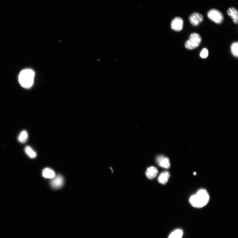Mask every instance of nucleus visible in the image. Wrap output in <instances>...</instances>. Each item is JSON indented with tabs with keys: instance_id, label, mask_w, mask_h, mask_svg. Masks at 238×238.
Returning a JSON list of instances; mask_svg holds the SVG:
<instances>
[{
	"instance_id": "obj_1",
	"label": "nucleus",
	"mask_w": 238,
	"mask_h": 238,
	"mask_svg": "<svg viewBox=\"0 0 238 238\" xmlns=\"http://www.w3.org/2000/svg\"><path fill=\"white\" fill-rule=\"evenodd\" d=\"M209 196L204 189L199 190L196 194L191 196L189 202L192 206L195 208H202L206 205L209 200Z\"/></svg>"
},
{
	"instance_id": "obj_2",
	"label": "nucleus",
	"mask_w": 238,
	"mask_h": 238,
	"mask_svg": "<svg viewBox=\"0 0 238 238\" xmlns=\"http://www.w3.org/2000/svg\"><path fill=\"white\" fill-rule=\"evenodd\" d=\"M35 73L31 69L23 70L19 76V81L23 87L28 89L31 88L33 85Z\"/></svg>"
},
{
	"instance_id": "obj_3",
	"label": "nucleus",
	"mask_w": 238,
	"mask_h": 238,
	"mask_svg": "<svg viewBox=\"0 0 238 238\" xmlns=\"http://www.w3.org/2000/svg\"><path fill=\"white\" fill-rule=\"evenodd\" d=\"M202 41V37L199 34L193 33L190 35L189 39L186 42L185 48L188 50L194 49L198 47Z\"/></svg>"
},
{
	"instance_id": "obj_4",
	"label": "nucleus",
	"mask_w": 238,
	"mask_h": 238,
	"mask_svg": "<svg viewBox=\"0 0 238 238\" xmlns=\"http://www.w3.org/2000/svg\"><path fill=\"white\" fill-rule=\"evenodd\" d=\"M209 19L217 24H221L224 20L223 14L216 9H213L209 10L207 13Z\"/></svg>"
},
{
	"instance_id": "obj_5",
	"label": "nucleus",
	"mask_w": 238,
	"mask_h": 238,
	"mask_svg": "<svg viewBox=\"0 0 238 238\" xmlns=\"http://www.w3.org/2000/svg\"><path fill=\"white\" fill-rule=\"evenodd\" d=\"M183 24L184 21L180 17H176L172 21L171 28L176 31H179L182 30Z\"/></svg>"
},
{
	"instance_id": "obj_6",
	"label": "nucleus",
	"mask_w": 238,
	"mask_h": 238,
	"mask_svg": "<svg viewBox=\"0 0 238 238\" xmlns=\"http://www.w3.org/2000/svg\"><path fill=\"white\" fill-rule=\"evenodd\" d=\"M156 162L160 167L165 169H169L170 166V161L169 158L162 155H160L156 158Z\"/></svg>"
},
{
	"instance_id": "obj_7",
	"label": "nucleus",
	"mask_w": 238,
	"mask_h": 238,
	"mask_svg": "<svg viewBox=\"0 0 238 238\" xmlns=\"http://www.w3.org/2000/svg\"><path fill=\"white\" fill-rule=\"evenodd\" d=\"M190 24L196 27L198 26L203 20L202 15L198 13H194L191 15L189 18Z\"/></svg>"
},
{
	"instance_id": "obj_8",
	"label": "nucleus",
	"mask_w": 238,
	"mask_h": 238,
	"mask_svg": "<svg viewBox=\"0 0 238 238\" xmlns=\"http://www.w3.org/2000/svg\"><path fill=\"white\" fill-rule=\"evenodd\" d=\"M51 182L50 185L52 187L55 189L61 188L64 184L63 177L60 175L55 177Z\"/></svg>"
},
{
	"instance_id": "obj_9",
	"label": "nucleus",
	"mask_w": 238,
	"mask_h": 238,
	"mask_svg": "<svg viewBox=\"0 0 238 238\" xmlns=\"http://www.w3.org/2000/svg\"><path fill=\"white\" fill-rule=\"evenodd\" d=\"M158 170L156 167H149L147 170L146 176L148 179L152 180L156 178L158 174Z\"/></svg>"
},
{
	"instance_id": "obj_10",
	"label": "nucleus",
	"mask_w": 238,
	"mask_h": 238,
	"mask_svg": "<svg viewBox=\"0 0 238 238\" xmlns=\"http://www.w3.org/2000/svg\"><path fill=\"white\" fill-rule=\"evenodd\" d=\"M227 13L235 24H237L238 23V12L237 9L234 7L230 8L228 9Z\"/></svg>"
},
{
	"instance_id": "obj_11",
	"label": "nucleus",
	"mask_w": 238,
	"mask_h": 238,
	"mask_svg": "<svg viewBox=\"0 0 238 238\" xmlns=\"http://www.w3.org/2000/svg\"><path fill=\"white\" fill-rule=\"evenodd\" d=\"M170 177V175L169 172H163L159 176L158 178V182L161 184L165 185L167 183Z\"/></svg>"
},
{
	"instance_id": "obj_12",
	"label": "nucleus",
	"mask_w": 238,
	"mask_h": 238,
	"mask_svg": "<svg viewBox=\"0 0 238 238\" xmlns=\"http://www.w3.org/2000/svg\"><path fill=\"white\" fill-rule=\"evenodd\" d=\"M42 175L44 178L52 179L55 177V172L50 168H45L42 172Z\"/></svg>"
},
{
	"instance_id": "obj_13",
	"label": "nucleus",
	"mask_w": 238,
	"mask_h": 238,
	"mask_svg": "<svg viewBox=\"0 0 238 238\" xmlns=\"http://www.w3.org/2000/svg\"><path fill=\"white\" fill-rule=\"evenodd\" d=\"M28 135L26 131H23L20 134L18 138L19 141L22 143H24L27 141Z\"/></svg>"
},
{
	"instance_id": "obj_14",
	"label": "nucleus",
	"mask_w": 238,
	"mask_h": 238,
	"mask_svg": "<svg viewBox=\"0 0 238 238\" xmlns=\"http://www.w3.org/2000/svg\"><path fill=\"white\" fill-rule=\"evenodd\" d=\"M25 151L27 155L31 158H34L36 157V153L30 146H26Z\"/></svg>"
},
{
	"instance_id": "obj_15",
	"label": "nucleus",
	"mask_w": 238,
	"mask_h": 238,
	"mask_svg": "<svg viewBox=\"0 0 238 238\" xmlns=\"http://www.w3.org/2000/svg\"><path fill=\"white\" fill-rule=\"evenodd\" d=\"M183 235V232L180 229H177L172 233L169 238H182Z\"/></svg>"
},
{
	"instance_id": "obj_16",
	"label": "nucleus",
	"mask_w": 238,
	"mask_h": 238,
	"mask_svg": "<svg viewBox=\"0 0 238 238\" xmlns=\"http://www.w3.org/2000/svg\"><path fill=\"white\" fill-rule=\"evenodd\" d=\"M231 51L232 55L235 57L238 56V43L236 42L233 43L231 46Z\"/></svg>"
},
{
	"instance_id": "obj_17",
	"label": "nucleus",
	"mask_w": 238,
	"mask_h": 238,
	"mask_svg": "<svg viewBox=\"0 0 238 238\" xmlns=\"http://www.w3.org/2000/svg\"><path fill=\"white\" fill-rule=\"evenodd\" d=\"M208 55V52L207 49L206 48H204L201 51L200 53V56L202 58H207Z\"/></svg>"
}]
</instances>
